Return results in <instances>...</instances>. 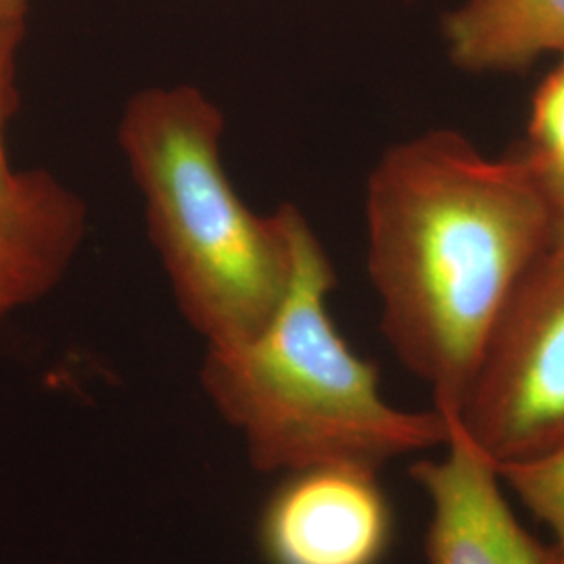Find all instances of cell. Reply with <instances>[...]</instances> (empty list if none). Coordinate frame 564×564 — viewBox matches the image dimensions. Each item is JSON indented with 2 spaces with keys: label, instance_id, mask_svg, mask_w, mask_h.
<instances>
[{
  "label": "cell",
  "instance_id": "cell-1",
  "mask_svg": "<svg viewBox=\"0 0 564 564\" xmlns=\"http://www.w3.org/2000/svg\"><path fill=\"white\" fill-rule=\"evenodd\" d=\"M364 212L384 337L433 408L458 419L506 303L561 237L544 181L524 149L491 158L429 130L384 151Z\"/></svg>",
  "mask_w": 564,
  "mask_h": 564
},
{
  "label": "cell",
  "instance_id": "cell-7",
  "mask_svg": "<svg viewBox=\"0 0 564 564\" xmlns=\"http://www.w3.org/2000/svg\"><path fill=\"white\" fill-rule=\"evenodd\" d=\"M445 421L444 456L410 468L431 505L429 564H564L563 552L531 535L512 512L496 463L458 421Z\"/></svg>",
  "mask_w": 564,
  "mask_h": 564
},
{
  "label": "cell",
  "instance_id": "cell-10",
  "mask_svg": "<svg viewBox=\"0 0 564 564\" xmlns=\"http://www.w3.org/2000/svg\"><path fill=\"white\" fill-rule=\"evenodd\" d=\"M502 484L552 531L564 554V442L544 454L496 464Z\"/></svg>",
  "mask_w": 564,
  "mask_h": 564
},
{
  "label": "cell",
  "instance_id": "cell-12",
  "mask_svg": "<svg viewBox=\"0 0 564 564\" xmlns=\"http://www.w3.org/2000/svg\"><path fill=\"white\" fill-rule=\"evenodd\" d=\"M405 2H412V0H405Z\"/></svg>",
  "mask_w": 564,
  "mask_h": 564
},
{
  "label": "cell",
  "instance_id": "cell-3",
  "mask_svg": "<svg viewBox=\"0 0 564 564\" xmlns=\"http://www.w3.org/2000/svg\"><path fill=\"white\" fill-rule=\"evenodd\" d=\"M226 118L193 84L149 86L121 111L118 144L184 321L207 347L253 337L293 272L286 205L260 216L224 167Z\"/></svg>",
  "mask_w": 564,
  "mask_h": 564
},
{
  "label": "cell",
  "instance_id": "cell-2",
  "mask_svg": "<svg viewBox=\"0 0 564 564\" xmlns=\"http://www.w3.org/2000/svg\"><path fill=\"white\" fill-rule=\"evenodd\" d=\"M289 289L253 337L207 347L203 391L245 440L253 466L293 473L321 464H383L444 445L435 408L408 412L384 400L377 366L345 341L328 310L335 268L295 205Z\"/></svg>",
  "mask_w": 564,
  "mask_h": 564
},
{
  "label": "cell",
  "instance_id": "cell-8",
  "mask_svg": "<svg viewBox=\"0 0 564 564\" xmlns=\"http://www.w3.org/2000/svg\"><path fill=\"white\" fill-rule=\"evenodd\" d=\"M449 61L468 74H512L564 55V0H464L442 21Z\"/></svg>",
  "mask_w": 564,
  "mask_h": 564
},
{
  "label": "cell",
  "instance_id": "cell-6",
  "mask_svg": "<svg viewBox=\"0 0 564 564\" xmlns=\"http://www.w3.org/2000/svg\"><path fill=\"white\" fill-rule=\"evenodd\" d=\"M377 468L321 464L286 473L258 524L268 564H381L393 512Z\"/></svg>",
  "mask_w": 564,
  "mask_h": 564
},
{
  "label": "cell",
  "instance_id": "cell-4",
  "mask_svg": "<svg viewBox=\"0 0 564 564\" xmlns=\"http://www.w3.org/2000/svg\"><path fill=\"white\" fill-rule=\"evenodd\" d=\"M452 421L496 464L563 444L564 239L514 289Z\"/></svg>",
  "mask_w": 564,
  "mask_h": 564
},
{
  "label": "cell",
  "instance_id": "cell-9",
  "mask_svg": "<svg viewBox=\"0 0 564 564\" xmlns=\"http://www.w3.org/2000/svg\"><path fill=\"white\" fill-rule=\"evenodd\" d=\"M524 153L544 181L564 239V55L535 90Z\"/></svg>",
  "mask_w": 564,
  "mask_h": 564
},
{
  "label": "cell",
  "instance_id": "cell-11",
  "mask_svg": "<svg viewBox=\"0 0 564 564\" xmlns=\"http://www.w3.org/2000/svg\"><path fill=\"white\" fill-rule=\"evenodd\" d=\"M30 0H0V25L28 23Z\"/></svg>",
  "mask_w": 564,
  "mask_h": 564
},
{
  "label": "cell",
  "instance_id": "cell-5",
  "mask_svg": "<svg viewBox=\"0 0 564 564\" xmlns=\"http://www.w3.org/2000/svg\"><path fill=\"white\" fill-rule=\"evenodd\" d=\"M25 28L0 25V321L63 281L88 230V207L72 186L46 170H18L9 158Z\"/></svg>",
  "mask_w": 564,
  "mask_h": 564
}]
</instances>
